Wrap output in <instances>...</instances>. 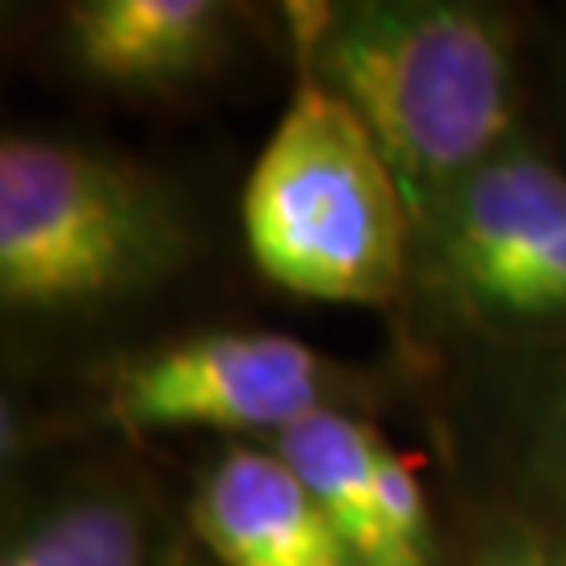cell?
<instances>
[{
    "mask_svg": "<svg viewBox=\"0 0 566 566\" xmlns=\"http://www.w3.org/2000/svg\"><path fill=\"white\" fill-rule=\"evenodd\" d=\"M189 223L143 168L39 135L0 143V298L9 311H93L164 282Z\"/></svg>",
    "mask_w": 566,
    "mask_h": 566,
    "instance_id": "cell-3",
    "label": "cell"
},
{
    "mask_svg": "<svg viewBox=\"0 0 566 566\" xmlns=\"http://www.w3.org/2000/svg\"><path fill=\"white\" fill-rule=\"evenodd\" d=\"M294 18L298 67L353 109L416 227L516 135L512 30L465 0H348Z\"/></svg>",
    "mask_w": 566,
    "mask_h": 566,
    "instance_id": "cell-1",
    "label": "cell"
},
{
    "mask_svg": "<svg viewBox=\"0 0 566 566\" xmlns=\"http://www.w3.org/2000/svg\"><path fill=\"white\" fill-rule=\"evenodd\" d=\"M261 446L273 449L311 486L365 566L432 563L437 542L424 483L411 458L369 420L344 407H324Z\"/></svg>",
    "mask_w": 566,
    "mask_h": 566,
    "instance_id": "cell-6",
    "label": "cell"
},
{
    "mask_svg": "<svg viewBox=\"0 0 566 566\" xmlns=\"http://www.w3.org/2000/svg\"><path fill=\"white\" fill-rule=\"evenodd\" d=\"M521 483L533 512L546 521L542 528L566 537V357L533 395L525 432H521Z\"/></svg>",
    "mask_w": 566,
    "mask_h": 566,
    "instance_id": "cell-10",
    "label": "cell"
},
{
    "mask_svg": "<svg viewBox=\"0 0 566 566\" xmlns=\"http://www.w3.org/2000/svg\"><path fill=\"white\" fill-rule=\"evenodd\" d=\"M231 21L214 0H81L63 9V46L84 76L156 93L219 60Z\"/></svg>",
    "mask_w": 566,
    "mask_h": 566,
    "instance_id": "cell-8",
    "label": "cell"
},
{
    "mask_svg": "<svg viewBox=\"0 0 566 566\" xmlns=\"http://www.w3.org/2000/svg\"><path fill=\"white\" fill-rule=\"evenodd\" d=\"M416 269L465 324L566 344V172L516 130L424 214Z\"/></svg>",
    "mask_w": 566,
    "mask_h": 566,
    "instance_id": "cell-4",
    "label": "cell"
},
{
    "mask_svg": "<svg viewBox=\"0 0 566 566\" xmlns=\"http://www.w3.org/2000/svg\"><path fill=\"white\" fill-rule=\"evenodd\" d=\"M168 566H214V563H210L206 554H193V549H177V554H172V563H168Z\"/></svg>",
    "mask_w": 566,
    "mask_h": 566,
    "instance_id": "cell-12",
    "label": "cell"
},
{
    "mask_svg": "<svg viewBox=\"0 0 566 566\" xmlns=\"http://www.w3.org/2000/svg\"><path fill=\"white\" fill-rule=\"evenodd\" d=\"M340 399V369L282 332L185 336L109 365L102 378L105 424L130 432L210 428L269 441Z\"/></svg>",
    "mask_w": 566,
    "mask_h": 566,
    "instance_id": "cell-5",
    "label": "cell"
},
{
    "mask_svg": "<svg viewBox=\"0 0 566 566\" xmlns=\"http://www.w3.org/2000/svg\"><path fill=\"white\" fill-rule=\"evenodd\" d=\"M470 566H566V537L533 521L500 525L479 542Z\"/></svg>",
    "mask_w": 566,
    "mask_h": 566,
    "instance_id": "cell-11",
    "label": "cell"
},
{
    "mask_svg": "<svg viewBox=\"0 0 566 566\" xmlns=\"http://www.w3.org/2000/svg\"><path fill=\"white\" fill-rule=\"evenodd\" d=\"M248 256L311 303L386 306L416 269V219L353 109L298 67L243 185Z\"/></svg>",
    "mask_w": 566,
    "mask_h": 566,
    "instance_id": "cell-2",
    "label": "cell"
},
{
    "mask_svg": "<svg viewBox=\"0 0 566 566\" xmlns=\"http://www.w3.org/2000/svg\"><path fill=\"white\" fill-rule=\"evenodd\" d=\"M0 566H151L147 516L122 491H76L25 521Z\"/></svg>",
    "mask_w": 566,
    "mask_h": 566,
    "instance_id": "cell-9",
    "label": "cell"
},
{
    "mask_svg": "<svg viewBox=\"0 0 566 566\" xmlns=\"http://www.w3.org/2000/svg\"><path fill=\"white\" fill-rule=\"evenodd\" d=\"M189 525L214 566H365L311 486L261 441H235L206 465Z\"/></svg>",
    "mask_w": 566,
    "mask_h": 566,
    "instance_id": "cell-7",
    "label": "cell"
}]
</instances>
